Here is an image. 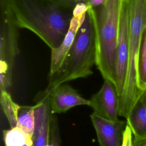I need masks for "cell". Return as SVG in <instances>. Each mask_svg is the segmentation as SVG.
I'll return each mask as SVG.
<instances>
[{
  "mask_svg": "<svg viewBox=\"0 0 146 146\" xmlns=\"http://www.w3.org/2000/svg\"><path fill=\"white\" fill-rule=\"evenodd\" d=\"M13 22L27 29L53 50L63 40L73 8L54 0H6Z\"/></svg>",
  "mask_w": 146,
  "mask_h": 146,
  "instance_id": "cell-1",
  "label": "cell"
},
{
  "mask_svg": "<svg viewBox=\"0 0 146 146\" xmlns=\"http://www.w3.org/2000/svg\"><path fill=\"white\" fill-rule=\"evenodd\" d=\"M125 2L128 12V56L124 86L119 97V116L127 119L144 94L139 87V61L146 26V0Z\"/></svg>",
  "mask_w": 146,
  "mask_h": 146,
  "instance_id": "cell-2",
  "label": "cell"
},
{
  "mask_svg": "<svg viewBox=\"0 0 146 146\" xmlns=\"http://www.w3.org/2000/svg\"><path fill=\"white\" fill-rule=\"evenodd\" d=\"M124 1L106 0L101 5L89 9L95 30V64L103 79L114 86L116 49Z\"/></svg>",
  "mask_w": 146,
  "mask_h": 146,
  "instance_id": "cell-3",
  "label": "cell"
},
{
  "mask_svg": "<svg viewBox=\"0 0 146 146\" xmlns=\"http://www.w3.org/2000/svg\"><path fill=\"white\" fill-rule=\"evenodd\" d=\"M95 62V30L88 9L62 64L56 72L48 74V83L45 90L50 93L66 82L87 78L92 74V67Z\"/></svg>",
  "mask_w": 146,
  "mask_h": 146,
  "instance_id": "cell-4",
  "label": "cell"
},
{
  "mask_svg": "<svg viewBox=\"0 0 146 146\" xmlns=\"http://www.w3.org/2000/svg\"><path fill=\"white\" fill-rule=\"evenodd\" d=\"M17 27L12 21L6 0H1L0 38V89L7 90L12 84L14 63L19 53Z\"/></svg>",
  "mask_w": 146,
  "mask_h": 146,
  "instance_id": "cell-5",
  "label": "cell"
},
{
  "mask_svg": "<svg viewBox=\"0 0 146 146\" xmlns=\"http://www.w3.org/2000/svg\"><path fill=\"white\" fill-rule=\"evenodd\" d=\"M128 56V12L124 0L121 12L115 59V87L121 96L125 83Z\"/></svg>",
  "mask_w": 146,
  "mask_h": 146,
  "instance_id": "cell-6",
  "label": "cell"
},
{
  "mask_svg": "<svg viewBox=\"0 0 146 146\" xmlns=\"http://www.w3.org/2000/svg\"><path fill=\"white\" fill-rule=\"evenodd\" d=\"M50 93L40 91L35 97V129L33 146H51L49 144L50 124L52 117L49 100Z\"/></svg>",
  "mask_w": 146,
  "mask_h": 146,
  "instance_id": "cell-7",
  "label": "cell"
},
{
  "mask_svg": "<svg viewBox=\"0 0 146 146\" xmlns=\"http://www.w3.org/2000/svg\"><path fill=\"white\" fill-rule=\"evenodd\" d=\"M89 106L96 115L110 120H117L119 98L113 84L104 80L100 89L89 99Z\"/></svg>",
  "mask_w": 146,
  "mask_h": 146,
  "instance_id": "cell-8",
  "label": "cell"
},
{
  "mask_svg": "<svg viewBox=\"0 0 146 146\" xmlns=\"http://www.w3.org/2000/svg\"><path fill=\"white\" fill-rule=\"evenodd\" d=\"M90 118L96 131L99 146H122L123 133L127 123L123 120H110L94 112Z\"/></svg>",
  "mask_w": 146,
  "mask_h": 146,
  "instance_id": "cell-9",
  "label": "cell"
},
{
  "mask_svg": "<svg viewBox=\"0 0 146 146\" xmlns=\"http://www.w3.org/2000/svg\"><path fill=\"white\" fill-rule=\"evenodd\" d=\"M50 106L52 114L62 113L70 108L82 105L89 106V100L82 97L70 85L63 83L50 93Z\"/></svg>",
  "mask_w": 146,
  "mask_h": 146,
  "instance_id": "cell-10",
  "label": "cell"
},
{
  "mask_svg": "<svg viewBox=\"0 0 146 146\" xmlns=\"http://www.w3.org/2000/svg\"><path fill=\"white\" fill-rule=\"evenodd\" d=\"M86 14V13L78 16H72L70 27L62 43L56 48L51 50L50 67L48 74H52L56 72L62 64L75 40L79 28L83 23Z\"/></svg>",
  "mask_w": 146,
  "mask_h": 146,
  "instance_id": "cell-11",
  "label": "cell"
},
{
  "mask_svg": "<svg viewBox=\"0 0 146 146\" xmlns=\"http://www.w3.org/2000/svg\"><path fill=\"white\" fill-rule=\"evenodd\" d=\"M133 135L146 133V99L143 95L126 119Z\"/></svg>",
  "mask_w": 146,
  "mask_h": 146,
  "instance_id": "cell-12",
  "label": "cell"
},
{
  "mask_svg": "<svg viewBox=\"0 0 146 146\" xmlns=\"http://www.w3.org/2000/svg\"><path fill=\"white\" fill-rule=\"evenodd\" d=\"M18 125L25 133L33 137L35 129V106H20L18 112Z\"/></svg>",
  "mask_w": 146,
  "mask_h": 146,
  "instance_id": "cell-13",
  "label": "cell"
},
{
  "mask_svg": "<svg viewBox=\"0 0 146 146\" xmlns=\"http://www.w3.org/2000/svg\"><path fill=\"white\" fill-rule=\"evenodd\" d=\"M1 104L11 128L18 125V112L20 105L15 103L7 91H1Z\"/></svg>",
  "mask_w": 146,
  "mask_h": 146,
  "instance_id": "cell-14",
  "label": "cell"
},
{
  "mask_svg": "<svg viewBox=\"0 0 146 146\" xmlns=\"http://www.w3.org/2000/svg\"><path fill=\"white\" fill-rule=\"evenodd\" d=\"M3 137L5 146H33V137L25 133L21 128L16 127L3 131Z\"/></svg>",
  "mask_w": 146,
  "mask_h": 146,
  "instance_id": "cell-15",
  "label": "cell"
},
{
  "mask_svg": "<svg viewBox=\"0 0 146 146\" xmlns=\"http://www.w3.org/2000/svg\"><path fill=\"white\" fill-rule=\"evenodd\" d=\"M139 87L141 91L146 90V26L143 38L139 61Z\"/></svg>",
  "mask_w": 146,
  "mask_h": 146,
  "instance_id": "cell-16",
  "label": "cell"
},
{
  "mask_svg": "<svg viewBox=\"0 0 146 146\" xmlns=\"http://www.w3.org/2000/svg\"><path fill=\"white\" fill-rule=\"evenodd\" d=\"M49 144L51 146H61V140L58 118L55 115L53 114L52 115L50 124Z\"/></svg>",
  "mask_w": 146,
  "mask_h": 146,
  "instance_id": "cell-17",
  "label": "cell"
},
{
  "mask_svg": "<svg viewBox=\"0 0 146 146\" xmlns=\"http://www.w3.org/2000/svg\"><path fill=\"white\" fill-rule=\"evenodd\" d=\"M122 146H133V134L130 127L127 124L123 133V139Z\"/></svg>",
  "mask_w": 146,
  "mask_h": 146,
  "instance_id": "cell-18",
  "label": "cell"
},
{
  "mask_svg": "<svg viewBox=\"0 0 146 146\" xmlns=\"http://www.w3.org/2000/svg\"><path fill=\"white\" fill-rule=\"evenodd\" d=\"M133 146H146V133L142 135H133Z\"/></svg>",
  "mask_w": 146,
  "mask_h": 146,
  "instance_id": "cell-19",
  "label": "cell"
},
{
  "mask_svg": "<svg viewBox=\"0 0 146 146\" xmlns=\"http://www.w3.org/2000/svg\"><path fill=\"white\" fill-rule=\"evenodd\" d=\"M57 2H59L62 4H64L67 6H69L72 8H74L76 4L81 2L86 3L87 2L88 0H54Z\"/></svg>",
  "mask_w": 146,
  "mask_h": 146,
  "instance_id": "cell-20",
  "label": "cell"
},
{
  "mask_svg": "<svg viewBox=\"0 0 146 146\" xmlns=\"http://www.w3.org/2000/svg\"><path fill=\"white\" fill-rule=\"evenodd\" d=\"M106 0H88L87 4L90 8H94L103 4Z\"/></svg>",
  "mask_w": 146,
  "mask_h": 146,
  "instance_id": "cell-21",
  "label": "cell"
},
{
  "mask_svg": "<svg viewBox=\"0 0 146 146\" xmlns=\"http://www.w3.org/2000/svg\"><path fill=\"white\" fill-rule=\"evenodd\" d=\"M143 95L145 96V99H146V90H145V92H144Z\"/></svg>",
  "mask_w": 146,
  "mask_h": 146,
  "instance_id": "cell-22",
  "label": "cell"
},
{
  "mask_svg": "<svg viewBox=\"0 0 146 146\" xmlns=\"http://www.w3.org/2000/svg\"><path fill=\"white\" fill-rule=\"evenodd\" d=\"M24 146H30V145H28V144H25Z\"/></svg>",
  "mask_w": 146,
  "mask_h": 146,
  "instance_id": "cell-23",
  "label": "cell"
}]
</instances>
